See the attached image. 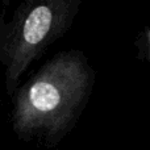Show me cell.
<instances>
[{
	"mask_svg": "<svg viewBox=\"0 0 150 150\" xmlns=\"http://www.w3.org/2000/svg\"><path fill=\"white\" fill-rule=\"evenodd\" d=\"M90 71L79 52L55 54L13 95L11 125L20 140L54 148L74 127Z\"/></svg>",
	"mask_w": 150,
	"mask_h": 150,
	"instance_id": "1",
	"label": "cell"
},
{
	"mask_svg": "<svg viewBox=\"0 0 150 150\" xmlns=\"http://www.w3.org/2000/svg\"><path fill=\"white\" fill-rule=\"evenodd\" d=\"M79 0H26L8 21H0V65L4 66L8 96L13 98L18 80L70 28Z\"/></svg>",
	"mask_w": 150,
	"mask_h": 150,
	"instance_id": "2",
	"label": "cell"
}]
</instances>
